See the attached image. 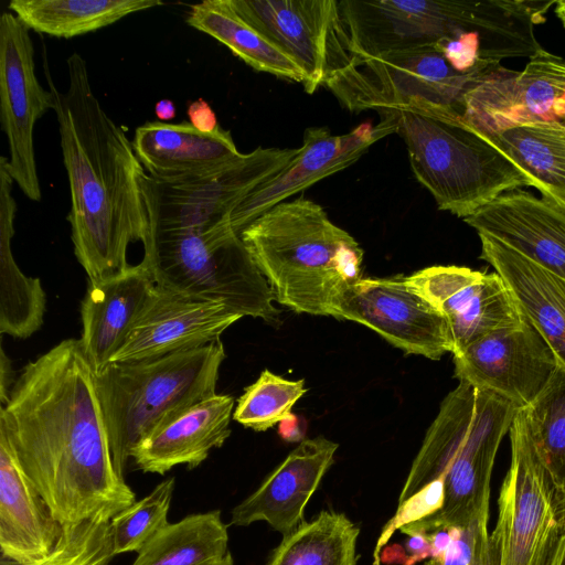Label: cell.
I'll return each mask as SVG.
<instances>
[{"mask_svg": "<svg viewBox=\"0 0 565 565\" xmlns=\"http://www.w3.org/2000/svg\"><path fill=\"white\" fill-rule=\"evenodd\" d=\"M518 411L498 394L463 382L446 395L398 498L401 504L440 481L443 507L429 516L403 525L401 532L429 533L489 516L495 455Z\"/></svg>", "mask_w": 565, "mask_h": 565, "instance_id": "obj_3", "label": "cell"}, {"mask_svg": "<svg viewBox=\"0 0 565 565\" xmlns=\"http://www.w3.org/2000/svg\"><path fill=\"white\" fill-rule=\"evenodd\" d=\"M225 356L218 340L163 356L109 363L95 373L113 461L121 477L142 440L216 393Z\"/></svg>", "mask_w": 565, "mask_h": 565, "instance_id": "obj_7", "label": "cell"}, {"mask_svg": "<svg viewBox=\"0 0 565 565\" xmlns=\"http://www.w3.org/2000/svg\"><path fill=\"white\" fill-rule=\"evenodd\" d=\"M334 318L372 329L406 354L439 360L452 352L446 319L406 277H362L340 297Z\"/></svg>", "mask_w": 565, "mask_h": 565, "instance_id": "obj_15", "label": "cell"}, {"mask_svg": "<svg viewBox=\"0 0 565 565\" xmlns=\"http://www.w3.org/2000/svg\"><path fill=\"white\" fill-rule=\"evenodd\" d=\"M15 381L13 371L11 369L10 360L7 358L3 349L1 348L0 358V404L4 403Z\"/></svg>", "mask_w": 565, "mask_h": 565, "instance_id": "obj_39", "label": "cell"}, {"mask_svg": "<svg viewBox=\"0 0 565 565\" xmlns=\"http://www.w3.org/2000/svg\"><path fill=\"white\" fill-rule=\"evenodd\" d=\"M356 56L435 46L477 32L509 57H531L542 47L534 26L556 0H340Z\"/></svg>", "mask_w": 565, "mask_h": 565, "instance_id": "obj_5", "label": "cell"}, {"mask_svg": "<svg viewBox=\"0 0 565 565\" xmlns=\"http://www.w3.org/2000/svg\"><path fill=\"white\" fill-rule=\"evenodd\" d=\"M494 70L461 74L435 46H424L356 56L350 67L326 86L344 108L354 113L379 111L413 98L450 106L461 113L466 92Z\"/></svg>", "mask_w": 565, "mask_h": 565, "instance_id": "obj_11", "label": "cell"}, {"mask_svg": "<svg viewBox=\"0 0 565 565\" xmlns=\"http://www.w3.org/2000/svg\"><path fill=\"white\" fill-rule=\"evenodd\" d=\"M377 113L395 125L415 178L441 211L466 218L505 192L532 186L454 107L413 98Z\"/></svg>", "mask_w": 565, "mask_h": 565, "instance_id": "obj_6", "label": "cell"}, {"mask_svg": "<svg viewBox=\"0 0 565 565\" xmlns=\"http://www.w3.org/2000/svg\"><path fill=\"white\" fill-rule=\"evenodd\" d=\"M306 391L303 380L290 381L264 370L237 399L233 419L246 428L265 431L290 418L294 405Z\"/></svg>", "mask_w": 565, "mask_h": 565, "instance_id": "obj_34", "label": "cell"}, {"mask_svg": "<svg viewBox=\"0 0 565 565\" xmlns=\"http://www.w3.org/2000/svg\"><path fill=\"white\" fill-rule=\"evenodd\" d=\"M555 14L565 28V0H558L555 4Z\"/></svg>", "mask_w": 565, "mask_h": 565, "instance_id": "obj_42", "label": "cell"}, {"mask_svg": "<svg viewBox=\"0 0 565 565\" xmlns=\"http://www.w3.org/2000/svg\"><path fill=\"white\" fill-rule=\"evenodd\" d=\"M411 287L446 319L452 354L499 329L519 323L521 315L497 273L460 266H430L406 277Z\"/></svg>", "mask_w": 565, "mask_h": 565, "instance_id": "obj_17", "label": "cell"}, {"mask_svg": "<svg viewBox=\"0 0 565 565\" xmlns=\"http://www.w3.org/2000/svg\"><path fill=\"white\" fill-rule=\"evenodd\" d=\"M252 26L292 57L308 94L352 65L356 55L338 0H230Z\"/></svg>", "mask_w": 565, "mask_h": 565, "instance_id": "obj_12", "label": "cell"}, {"mask_svg": "<svg viewBox=\"0 0 565 565\" xmlns=\"http://www.w3.org/2000/svg\"><path fill=\"white\" fill-rule=\"evenodd\" d=\"M162 4L160 0H11L9 9L29 30L70 39Z\"/></svg>", "mask_w": 565, "mask_h": 565, "instance_id": "obj_30", "label": "cell"}, {"mask_svg": "<svg viewBox=\"0 0 565 565\" xmlns=\"http://www.w3.org/2000/svg\"><path fill=\"white\" fill-rule=\"evenodd\" d=\"M186 23L217 40L254 70L305 85L307 77L298 63L246 22L230 0L191 6Z\"/></svg>", "mask_w": 565, "mask_h": 565, "instance_id": "obj_28", "label": "cell"}, {"mask_svg": "<svg viewBox=\"0 0 565 565\" xmlns=\"http://www.w3.org/2000/svg\"><path fill=\"white\" fill-rule=\"evenodd\" d=\"M461 115L484 135L559 122L565 115V60L542 47L521 72L500 65L466 92Z\"/></svg>", "mask_w": 565, "mask_h": 565, "instance_id": "obj_14", "label": "cell"}, {"mask_svg": "<svg viewBox=\"0 0 565 565\" xmlns=\"http://www.w3.org/2000/svg\"><path fill=\"white\" fill-rule=\"evenodd\" d=\"M480 258L511 292L521 315L540 332L565 366V279L488 236H479Z\"/></svg>", "mask_w": 565, "mask_h": 565, "instance_id": "obj_26", "label": "cell"}, {"mask_svg": "<svg viewBox=\"0 0 565 565\" xmlns=\"http://www.w3.org/2000/svg\"><path fill=\"white\" fill-rule=\"evenodd\" d=\"M114 557L110 521L87 520L63 524L46 556L26 563L2 558L0 565H109Z\"/></svg>", "mask_w": 565, "mask_h": 565, "instance_id": "obj_36", "label": "cell"}, {"mask_svg": "<svg viewBox=\"0 0 565 565\" xmlns=\"http://www.w3.org/2000/svg\"><path fill=\"white\" fill-rule=\"evenodd\" d=\"M132 565H233L221 512L191 514L169 523L138 553Z\"/></svg>", "mask_w": 565, "mask_h": 565, "instance_id": "obj_31", "label": "cell"}, {"mask_svg": "<svg viewBox=\"0 0 565 565\" xmlns=\"http://www.w3.org/2000/svg\"><path fill=\"white\" fill-rule=\"evenodd\" d=\"M452 355L459 382L495 393L519 409L539 396L557 367L551 347L524 317Z\"/></svg>", "mask_w": 565, "mask_h": 565, "instance_id": "obj_16", "label": "cell"}, {"mask_svg": "<svg viewBox=\"0 0 565 565\" xmlns=\"http://www.w3.org/2000/svg\"><path fill=\"white\" fill-rule=\"evenodd\" d=\"M239 236L274 300L297 313L334 317L340 297L362 278L360 244L302 194L274 205Z\"/></svg>", "mask_w": 565, "mask_h": 565, "instance_id": "obj_4", "label": "cell"}, {"mask_svg": "<svg viewBox=\"0 0 565 565\" xmlns=\"http://www.w3.org/2000/svg\"><path fill=\"white\" fill-rule=\"evenodd\" d=\"M131 143L148 175L159 181L209 173L242 156L231 132L221 126L206 134L190 122L148 121L136 129Z\"/></svg>", "mask_w": 565, "mask_h": 565, "instance_id": "obj_23", "label": "cell"}, {"mask_svg": "<svg viewBox=\"0 0 565 565\" xmlns=\"http://www.w3.org/2000/svg\"><path fill=\"white\" fill-rule=\"evenodd\" d=\"M489 516L467 525L451 527V540L438 555L425 565H499L498 544L488 532Z\"/></svg>", "mask_w": 565, "mask_h": 565, "instance_id": "obj_37", "label": "cell"}, {"mask_svg": "<svg viewBox=\"0 0 565 565\" xmlns=\"http://www.w3.org/2000/svg\"><path fill=\"white\" fill-rule=\"evenodd\" d=\"M359 533L345 514L321 511L284 536L268 565H356Z\"/></svg>", "mask_w": 565, "mask_h": 565, "instance_id": "obj_32", "label": "cell"}, {"mask_svg": "<svg viewBox=\"0 0 565 565\" xmlns=\"http://www.w3.org/2000/svg\"><path fill=\"white\" fill-rule=\"evenodd\" d=\"M66 65L65 92L47 82L71 193L67 221L77 262L88 281H98L125 270L128 246L147 239V172L94 94L83 56L73 53Z\"/></svg>", "mask_w": 565, "mask_h": 565, "instance_id": "obj_2", "label": "cell"}, {"mask_svg": "<svg viewBox=\"0 0 565 565\" xmlns=\"http://www.w3.org/2000/svg\"><path fill=\"white\" fill-rule=\"evenodd\" d=\"M523 409L537 455L565 501V366L557 362L546 386Z\"/></svg>", "mask_w": 565, "mask_h": 565, "instance_id": "obj_33", "label": "cell"}, {"mask_svg": "<svg viewBox=\"0 0 565 565\" xmlns=\"http://www.w3.org/2000/svg\"><path fill=\"white\" fill-rule=\"evenodd\" d=\"M463 221L478 236H488L565 279V210L516 189L505 192Z\"/></svg>", "mask_w": 565, "mask_h": 565, "instance_id": "obj_20", "label": "cell"}, {"mask_svg": "<svg viewBox=\"0 0 565 565\" xmlns=\"http://www.w3.org/2000/svg\"><path fill=\"white\" fill-rule=\"evenodd\" d=\"M188 117L190 124L202 132L210 134L220 127L215 113L203 98H199L189 105Z\"/></svg>", "mask_w": 565, "mask_h": 565, "instance_id": "obj_38", "label": "cell"}, {"mask_svg": "<svg viewBox=\"0 0 565 565\" xmlns=\"http://www.w3.org/2000/svg\"><path fill=\"white\" fill-rule=\"evenodd\" d=\"M394 132L395 125L385 117L375 126L363 122L343 135H333L328 127L307 128L296 157L236 205L228 225L239 234L274 205L348 168L373 143Z\"/></svg>", "mask_w": 565, "mask_h": 565, "instance_id": "obj_18", "label": "cell"}, {"mask_svg": "<svg viewBox=\"0 0 565 565\" xmlns=\"http://www.w3.org/2000/svg\"><path fill=\"white\" fill-rule=\"evenodd\" d=\"M241 318L221 302L156 285L110 363L152 359L216 342Z\"/></svg>", "mask_w": 565, "mask_h": 565, "instance_id": "obj_19", "label": "cell"}, {"mask_svg": "<svg viewBox=\"0 0 565 565\" xmlns=\"http://www.w3.org/2000/svg\"><path fill=\"white\" fill-rule=\"evenodd\" d=\"M62 524L0 434V547L2 558L26 563L46 556Z\"/></svg>", "mask_w": 565, "mask_h": 565, "instance_id": "obj_24", "label": "cell"}, {"mask_svg": "<svg viewBox=\"0 0 565 565\" xmlns=\"http://www.w3.org/2000/svg\"><path fill=\"white\" fill-rule=\"evenodd\" d=\"M53 109V94L39 82L34 47L20 20L4 11L0 17V120L7 136V168L23 194L40 202L33 131L36 121Z\"/></svg>", "mask_w": 565, "mask_h": 565, "instance_id": "obj_13", "label": "cell"}, {"mask_svg": "<svg viewBox=\"0 0 565 565\" xmlns=\"http://www.w3.org/2000/svg\"><path fill=\"white\" fill-rule=\"evenodd\" d=\"M156 284L140 262L98 281H88L81 303L83 351L95 373L124 344Z\"/></svg>", "mask_w": 565, "mask_h": 565, "instance_id": "obj_22", "label": "cell"}, {"mask_svg": "<svg viewBox=\"0 0 565 565\" xmlns=\"http://www.w3.org/2000/svg\"><path fill=\"white\" fill-rule=\"evenodd\" d=\"M7 159L0 158V332L25 339L43 324L46 297L40 279L25 276L12 254L17 203Z\"/></svg>", "mask_w": 565, "mask_h": 565, "instance_id": "obj_27", "label": "cell"}, {"mask_svg": "<svg viewBox=\"0 0 565 565\" xmlns=\"http://www.w3.org/2000/svg\"><path fill=\"white\" fill-rule=\"evenodd\" d=\"M141 263L158 287L278 322L266 278L228 224L206 231L149 230Z\"/></svg>", "mask_w": 565, "mask_h": 565, "instance_id": "obj_8", "label": "cell"}, {"mask_svg": "<svg viewBox=\"0 0 565 565\" xmlns=\"http://www.w3.org/2000/svg\"><path fill=\"white\" fill-rule=\"evenodd\" d=\"M559 122H561V124H563V125H565V115H564V117L561 119V121H559Z\"/></svg>", "mask_w": 565, "mask_h": 565, "instance_id": "obj_43", "label": "cell"}, {"mask_svg": "<svg viewBox=\"0 0 565 565\" xmlns=\"http://www.w3.org/2000/svg\"><path fill=\"white\" fill-rule=\"evenodd\" d=\"M0 434L62 525L110 521L136 501L114 465L79 339L62 340L23 366L0 404Z\"/></svg>", "mask_w": 565, "mask_h": 565, "instance_id": "obj_1", "label": "cell"}, {"mask_svg": "<svg viewBox=\"0 0 565 565\" xmlns=\"http://www.w3.org/2000/svg\"><path fill=\"white\" fill-rule=\"evenodd\" d=\"M509 436L511 461L491 532L499 565H553L565 532V501L537 455L523 408L515 414Z\"/></svg>", "mask_w": 565, "mask_h": 565, "instance_id": "obj_9", "label": "cell"}, {"mask_svg": "<svg viewBox=\"0 0 565 565\" xmlns=\"http://www.w3.org/2000/svg\"><path fill=\"white\" fill-rule=\"evenodd\" d=\"M175 487L170 477L145 498L117 513L110 520V536L114 555L139 553L168 522V513Z\"/></svg>", "mask_w": 565, "mask_h": 565, "instance_id": "obj_35", "label": "cell"}, {"mask_svg": "<svg viewBox=\"0 0 565 565\" xmlns=\"http://www.w3.org/2000/svg\"><path fill=\"white\" fill-rule=\"evenodd\" d=\"M339 445L319 436L302 440L264 480L232 510L231 524L267 522L286 536L303 521L305 508L333 462Z\"/></svg>", "mask_w": 565, "mask_h": 565, "instance_id": "obj_21", "label": "cell"}, {"mask_svg": "<svg viewBox=\"0 0 565 565\" xmlns=\"http://www.w3.org/2000/svg\"><path fill=\"white\" fill-rule=\"evenodd\" d=\"M553 565H565V532L562 536Z\"/></svg>", "mask_w": 565, "mask_h": 565, "instance_id": "obj_41", "label": "cell"}, {"mask_svg": "<svg viewBox=\"0 0 565 565\" xmlns=\"http://www.w3.org/2000/svg\"><path fill=\"white\" fill-rule=\"evenodd\" d=\"M233 412L234 398L215 393L142 440L131 458L143 472L164 475L178 465L195 468L228 438Z\"/></svg>", "mask_w": 565, "mask_h": 565, "instance_id": "obj_25", "label": "cell"}, {"mask_svg": "<svg viewBox=\"0 0 565 565\" xmlns=\"http://www.w3.org/2000/svg\"><path fill=\"white\" fill-rule=\"evenodd\" d=\"M154 114L163 122L175 117V106L170 99H161L156 103Z\"/></svg>", "mask_w": 565, "mask_h": 565, "instance_id": "obj_40", "label": "cell"}, {"mask_svg": "<svg viewBox=\"0 0 565 565\" xmlns=\"http://www.w3.org/2000/svg\"><path fill=\"white\" fill-rule=\"evenodd\" d=\"M484 136L526 174L542 198L565 210V125L534 122Z\"/></svg>", "mask_w": 565, "mask_h": 565, "instance_id": "obj_29", "label": "cell"}, {"mask_svg": "<svg viewBox=\"0 0 565 565\" xmlns=\"http://www.w3.org/2000/svg\"><path fill=\"white\" fill-rule=\"evenodd\" d=\"M299 148L258 147L215 171L178 181L140 179L149 230L206 231L228 224L236 205L282 170Z\"/></svg>", "mask_w": 565, "mask_h": 565, "instance_id": "obj_10", "label": "cell"}]
</instances>
